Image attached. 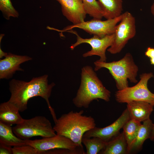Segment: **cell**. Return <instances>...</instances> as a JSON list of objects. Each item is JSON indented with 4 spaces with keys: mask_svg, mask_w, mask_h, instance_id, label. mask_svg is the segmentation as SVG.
<instances>
[{
    "mask_svg": "<svg viewBox=\"0 0 154 154\" xmlns=\"http://www.w3.org/2000/svg\"><path fill=\"white\" fill-rule=\"evenodd\" d=\"M18 108L8 101L0 105V121L12 125L18 124L24 119L20 115Z\"/></svg>",
    "mask_w": 154,
    "mask_h": 154,
    "instance_id": "obj_15",
    "label": "cell"
},
{
    "mask_svg": "<svg viewBox=\"0 0 154 154\" xmlns=\"http://www.w3.org/2000/svg\"><path fill=\"white\" fill-rule=\"evenodd\" d=\"M5 58L0 60V78L9 79L17 71H23L20 65L25 62L32 60L26 56H21L7 53Z\"/></svg>",
    "mask_w": 154,
    "mask_h": 154,
    "instance_id": "obj_13",
    "label": "cell"
},
{
    "mask_svg": "<svg viewBox=\"0 0 154 154\" xmlns=\"http://www.w3.org/2000/svg\"><path fill=\"white\" fill-rule=\"evenodd\" d=\"M0 10L4 17L7 20L10 17H18L19 14L18 12L13 5L11 0H0Z\"/></svg>",
    "mask_w": 154,
    "mask_h": 154,
    "instance_id": "obj_23",
    "label": "cell"
},
{
    "mask_svg": "<svg viewBox=\"0 0 154 154\" xmlns=\"http://www.w3.org/2000/svg\"><path fill=\"white\" fill-rule=\"evenodd\" d=\"M151 12L152 15L154 17V3L151 6Z\"/></svg>",
    "mask_w": 154,
    "mask_h": 154,
    "instance_id": "obj_28",
    "label": "cell"
},
{
    "mask_svg": "<svg viewBox=\"0 0 154 154\" xmlns=\"http://www.w3.org/2000/svg\"><path fill=\"white\" fill-rule=\"evenodd\" d=\"M48 75L33 78L29 82L12 80L9 83V90L11 96L9 101L15 105L19 111L27 109L29 100L33 97L40 96L46 101L54 122L57 119L54 109L51 106L49 98L52 88L55 84H48Z\"/></svg>",
    "mask_w": 154,
    "mask_h": 154,
    "instance_id": "obj_1",
    "label": "cell"
},
{
    "mask_svg": "<svg viewBox=\"0 0 154 154\" xmlns=\"http://www.w3.org/2000/svg\"><path fill=\"white\" fill-rule=\"evenodd\" d=\"M12 150L13 154H40L34 147L27 144L13 147Z\"/></svg>",
    "mask_w": 154,
    "mask_h": 154,
    "instance_id": "obj_24",
    "label": "cell"
},
{
    "mask_svg": "<svg viewBox=\"0 0 154 154\" xmlns=\"http://www.w3.org/2000/svg\"><path fill=\"white\" fill-rule=\"evenodd\" d=\"M127 104L130 118L140 122L149 119L153 110L154 106L147 102L133 101Z\"/></svg>",
    "mask_w": 154,
    "mask_h": 154,
    "instance_id": "obj_14",
    "label": "cell"
},
{
    "mask_svg": "<svg viewBox=\"0 0 154 154\" xmlns=\"http://www.w3.org/2000/svg\"><path fill=\"white\" fill-rule=\"evenodd\" d=\"M130 119L127 109L126 108L120 117L110 125L104 127L96 126L86 132L83 137H98L108 142L118 135L120 129L123 128L126 123Z\"/></svg>",
    "mask_w": 154,
    "mask_h": 154,
    "instance_id": "obj_11",
    "label": "cell"
},
{
    "mask_svg": "<svg viewBox=\"0 0 154 154\" xmlns=\"http://www.w3.org/2000/svg\"><path fill=\"white\" fill-rule=\"evenodd\" d=\"M154 77L152 72L143 73L140 76L139 81L135 85L118 90L115 94L116 101L126 103L133 101L147 102L154 106V93L149 89V80Z\"/></svg>",
    "mask_w": 154,
    "mask_h": 154,
    "instance_id": "obj_6",
    "label": "cell"
},
{
    "mask_svg": "<svg viewBox=\"0 0 154 154\" xmlns=\"http://www.w3.org/2000/svg\"><path fill=\"white\" fill-rule=\"evenodd\" d=\"M128 145L123 133L122 132L107 142L105 148L99 154H128Z\"/></svg>",
    "mask_w": 154,
    "mask_h": 154,
    "instance_id": "obj_17",
    "label": "cell"
},
{
    "mask_svg": "<svg viewBox=\"0 0 154 154\" xmlns=\"http://www.w3.org/2000/svg\"><path fill=\"white\" fill-rule=\"evenodd\" d=\"M84 9L87 14L93 18L101 19L104 17V12L98 1L82 0Z\"/></svg>",
    "mask_w": 154,
    "mask_h": 154,
    "instance_id": "obj_22",
    "label": "cell"
},
{
    "mask_svg": "<svg viewBox=\"0 0 154 154\" xmlns=\"http://www.w3.org/2000/svg\"><path fill=\"white\" fill-rule=\"evenodd\" d=\"M143 122L136 137L128 148V154L139 151L142 148L145 141L150 138L154 123L150 118Z\"/></svg>",
    "mask_w": 154,
    "mask_h": 154,
    "instance_id": "obj_16",
    "label": "cell"
},
{
    "mask_svg": "<svg viewBox=\"0 0 154 154\" xmlns=\"http://www.w3.org/2000/svg\"><path fill=\"white\" fill-rule=\"evenodd\" d=\"M145 54V56L149 58L151 64L154 66V48L148 47Z\"/></svg>",
    "mask_w": 154,
    "mask_h": 154,
    "instance_id": "obj_25",
    "label": "cell"
},
{
    "mask_svg": "<svg viewBox=\"0 0 154 154\" xmlns=\"http://www.w3.org/2000/svg\"><path fill=\"white\" fill-rule=\"evenodd\" d=\"M66 32L75 34L76 36V42L71 45L70 48L74 50L77 46L82 44L87 43L92 47L91 50L83 54L84 57H86L93 55H97L100 57V61L106 62L107 58L106 52L107 49L112 44L114 39V33L100 37L96 35L90 38H84L81 37L77 32L72 29Z\"/></svg>",
    "mask_w": 154,
    "mask_h": 154,
    "instance_id": "obj_9",
    "label": "cell"
},
{
    "mask_svg": "<svg viewBox=\"0 0 154 154\" xmlns=\"http://www.w3.org/2000/svg\"><path fill=\"white\" fill-rule=\"evenodd\" d=\"M82 142L86 148V154L99 153L105 148L107 143L100 138L96 137H83Z\"/></svg>",
    "mask_w": 154,
    "mask_h": 154,
    "instance_id": "obj_20",
    "label": "cell"
},
{
    "mask_svg": "<svg viewBox=\"0 0 154 154\" xmlns=\"http://www.w3.org/2000/svg\"><path fill=\"white\" fill-rule=\"evenodd\" d=\"M141 124V122L130 118L123 126V132L128 148L136 137Z\"/></svg>",
    "mask_w": 154,
    "mask_h": 154,
    "instance_id": "obj_21",
    "label": "cell"
},
{
    "mask_svg": "<svg viewBox=\"0 0 154 154\" xmlns=\"http://www.w3.org/2000/svg\"><path fill=\"white\" fill-rule=\"evenodd\" d=\"M12 148L11 146L0 143V154H13Z\"/></svg>",
    "mask_w": 154,
    "mask_h": 154,
    "instance_id": "obj_26",
    "label": "cell"
},
{
    "mask_svg": "<svg viewBox=\"0 0 154 154\" xmlns=\"http://www.w3.org/2000/svg\"><path fill=\"white\" fill-rule=\"evenodd\" d=\"M27 144L30 145L39 152L40 154L48 150L56 149H66L76 151L79 154H85L84 147L78 146L69 139L56 134L48 137L34 140L27 139Z\"/></svg>",
    "mask_w": 154,
    "mask_h": 154,
    "instance_id": "obj_10",
    "label": "cell"
},
{
    "mask_svg": "<svg viewBox=\"0 0 154 154\" xmlns=\"http://www.w3.org/2000/svg\"><path fill=\"white\" fill-rule=\"evenodd\" d=\"M94 70L97 71L101 68L108 69L114 79L118 90L129 86L128 80L136 83L139 68L135 64L132 55L129 52L121 59L116 61L108 62L97 60L94 62Z\"/></svg>",
    "mask_w": 154,
    "mask_h": 154,
    "instance_id": "obj_4",
    "label": "cell"
},
{
    "mask_svg": "<svg viewBox=\"0 0 154 154\" xmlns=\"http://www.w3.org/2000/svg\"><path fill=\"white\" fill-rule=\"evenodd\" d=\"M123 13L122 19L116 27L114 42L107 49V51L112 54L120 52L129 40L136 34L135 17L128 11Z\"/></svg>",
    "mask_w": 154,
    "mask_h": 154,
    "instance_id": "obj_7",
    "label": "cell"
},
{
    "mask_svg": "<svg viewBox=\"0 0 154 154\" xmlns=\"http://www.w3.org/2000/svg\"><path fill=\"white\" fill-rule=\"evenodd\" d=\"M150 139L152 141H154V123L153 131Z\"/></svg>",
    "mask_w": 154,
    "mask_h": 154,
    "instance_id": "obj_27",
    "label": "cell"
},
{
    "mask_svg": "<svg viewBox=\"0 0 154 154\" xmlns=\"http://www.w3.org/2000/svg\"><path fill=\"white\" fill-rule=\"evenodd\" d=\"M27 140L22 139L14 133L11 125L0 121V143L11 147L27 144Z\"/></svg>",
    "mask_w": 154,
    "mask_h": 154,
    "instance_id": "obj_18",
    "label": "cell"
},
{
    "mask_svg": "<svg viewBox=\"0 0 154 154\" xmlns=\"http://www.w3.org/2000/svg\"><path fill=\"white\" fill-rule=\"evenodd\" d=\"M14 134L24 140L35 136L48 137L56 135L50 121L45 117L37 116L22 122L12 127Z\"/></svg>",
    "mask_w": 154,
    "mask_h": 154,
    "instance_id": "obj_5",
    "label": "cell"
},
{
    "mask_svg": "<svg viewBox=\"0 0 154 154\" xmlns=\"http://www.w3.org/2000/svg\"><path fill=\"white\" fill-rule=\"evenodd\" d=\"M104 12V17L109 19L117 17L122 14V0H98Z\"/></svg>",
    "mask_w": 154,
    "mask_h": 154,
    "instance_id": "obj_19",
    "label": "cell"
},
{
    "mask_svg": "<svg viewBox=\"0 0 154 154\" xmlns=\"http://www.w3.org/2000/svg\"><path fill=\"white\" fill-rule=\"evenodd\" d=\"M123 16V13L117 17L105 21L93 18L89 21L68 26L60 31L66 32L77 28L83 30L90 35L102 37L114 33L116 26L121 20Z\"/></svg>",
    "mask_w": 154,
    "mask_h": 154,
    "instance_id": "obj_8",
    "label": "cell"
},
{
    "mask_svg": "<svg viewBox=\"0 0 154 154\" xmlns=\"http://www.w3.org/2000/svg\"><path fill=\"white\" fill-rule=\"evenodd\" d=\"M95 71L89 66L82 69L80 85L72 100L77 108H88L92 102L98 99L110 100V92L104 86Z\"/></svg>",
    "mask_w": 154,
    "mask_h": 154,
    "instance_id": "obj_2",
    "label": "cell"
},
{
    "mask_svg": "<svg viewBox=\"0 0 154 154\" xmlns=\"http://www.w3.org/2000/svg\"><path fill=\"white\" fill-rule=\"evenodd\" d=\"M60 4L63 15L73 25L85 21L87 14L82 0H56Z\"/></svg>",
    "mask_w": 154,
    "mask_h": 154,
    "instance_id": "obj_12",
    "label": "cell"
},
{
    "mask_svg": "<svg viewBox=\"0 0 154 154\" xmlns=\"http://www.w3.org/2000/svg\"><path fill=\"white\" fill-rule=\"evenodd\" d=\"M84 111H71L57 119L53 127L56 134L66 137L78 146L83 148L82 142L84 134L96 126L91 116L83 115Z\"/></svg>",
    "mask_w": 154,
    "mask_h": 154,
    "instance_id": "obj_3",
    "label": "cell"
}]
</instances>
